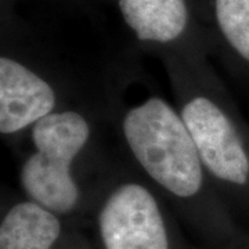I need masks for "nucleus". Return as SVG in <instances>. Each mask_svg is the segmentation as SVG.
Listing matches in <instances>:
<instances>
[{
  "instance_id": "8",
  "label": "nucleus",
  "mask_w": 249,
  "mask_h": 249,
  "mask_svg": "<svg viewBox=\"0 0 249 249\" xmlns=\"http://www.w3.org/2000/svg\"><path fill=\"white\" fill-rule=\"evenodd\" d=\"M214 10L226 40L249 61V0H214Z\"/></svg>"
},
{
  "instance_id": "5",
  "label": "nucleus",
  "mask_w": 249,
  "mask_h": 249,
  "mask_svg": "<svg viewBox=\"0 0 249 249\" xmlns=\"http://www.w3.org/2000/svg\"><path fill=\"white\" fill-rule=\"evenodd\" d=\"M55 94L35 72L7 57L0 58V132L17 133L53 112Z\"/></svg>"
},
{
  "instance_id": "7",
  "label": "nucleus",
  "mask_w": 249,
  "mask_h": 249,
  "mask_svg": "<svg viewBox=\"0 0 249 249\" xmlns=\"http://www.w3.org/2000/svg\"><path fill=\"white\" fill-rule=\"evenodd\" d=\"M61 232L52 211L34 201L19 202L0 226V249H50Z\"/></svg>"
},
{
  "instance_id": "3",
  "label": "nucleus",
  "mask_w": 249,
  "mask_h": 249,
  "mask_svg": "<svg viewBox=\"0 0 249 249\" xmlns=\"http://www.w3.org/2000/svg\"><path fill=\"white\" fill-rule=\"evenodd\" d=\"M100 232L106 249H169L158 204L139 184L111 194L100 213Z\"/></svg>"
},
{
  "instance_id": "1",
  "label": "nucleus",
  "mask_w": 249,
  "mask_h": 249,
  "mask_svg": "<svg viewBox=\"0 0 249 249\" xmlns=\"http://www.w3.org/2000/svg\"><path fill=\"white\" fill-rule=\"evenodd\" d=\"M124 134L134 158L160 186L181 198L202 186V162L181 116L160 98L130 109Z\"/></svg>"
},
{
  "instance_id": "4",
  "label": "nucleus",
  "mask_w": 249,
  "mask_h": 249,
  "mask_svg": "<svg viewBox=\"0 0 249 249\" xmlns=\"http://www.w3.org/2000/svg\"><path fill=\"white\" fill-rule=\"evenodd\" d=\"M181 118L205 166L220 180L245 184L248 155L229 116L212 100L196 97L184 106Z\"/></svg>"
},
{
  "instance_id": "2",
  "label": "nucleus",
  "mask_w": 249,
  "mask_h": 249,
  "mask_svg": "<svg viewBox=\"0 0 249 249\" xmlns=\"http://www.w3.org/2000/svg\"><path fill=\"white\" fill-rule=\"evenodd\" d=\"M89 134L86 119L73 111L52 112L34 124L36 151L21 170V184L34 202L55 213H68L75 208L79 191L71 165Z\"/></svg>"
},
{
  "instance_id": "6",
  "label": "nucleus",
  "mask_w": 249,
  "mask_h": 249,
  "mask_svg": "<svg viewBox=\"0 0 249 249\" xmlns=\"http://www.w3.org/2000/svg\"><path fill=\"white\" fill-rule=\"evenodd\" d=\"M119 9L140 40L160 43L181 35L188 18L184 0H119Z\"/></svg>"
}]
</instances>
